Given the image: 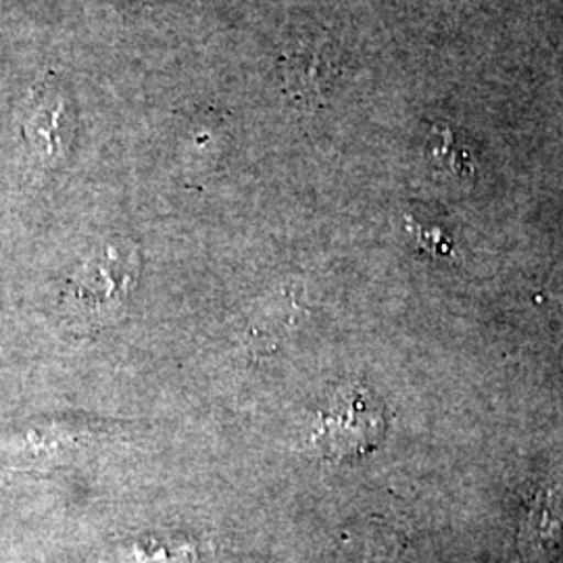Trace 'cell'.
<instances>
[{"instance_id": "3957f363", "label": "cell", "mask_w": 563, "mask_h": 563, "mask_svg": "<svg viewBox=\"0 0 563 563\" xmlns=\"http://www.w3.org/2000/svg\"><path fill=\"white\" fill-rule=\"evenodd\" d=\"M136 278L139 262L134 253L109 246L74 278L67 307L71 316L90 330L107 325L123 316L125 302L136 288Z\"/></svg>"}, {"instance_id": "7a4b0ae2", "label": "cell", "mask_w": 563, "mask_h": 563, "mask_svg": "<svg viewBox=\"0 0 563 563\" xmlns=\"http://www.w3.org/2000/svg\"><path fill=\"white\" fill-rule=\"evenodd\" d=\"M278 76L282 92L297 109H323L342 78L341 46L323 32H301L284 42Z\"/></svg>"}, {"instance_id": "6da1fadb", "label": "cell", "mask_w": 563, "mask_h": 563, "mask_svg": "<svg viewBox=\"0 0 563 563\" xmlns=\"http://www.w3.org/2000/svg\"><path fill=\"white\" fill-rule=\"evenodd\" d=\"M386 434L383 402L365 386L341 388L318 413L311 443L332 462H353L376 451Z\"/></svg>"}, {"instance_id": "277c9868", "label": "cell", "mask_w": 563, "mask_h": 563, "mask_svg": "<svg viewBox=\"0 0 563 563\" xmlns=\"http://www.w3.org/2000/svg\"><path fill=\"white\" fill-rule=\"evenodd\" d=\"M65 102L53 84H38L27 101L23 115V136L38 153L46 157H59L65 148L63 141Z\"/></svg>"}]
</instances>
